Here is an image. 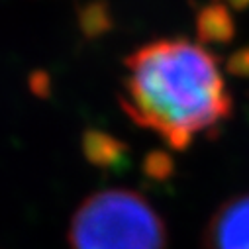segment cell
I'll list each match as a JSON object with an SVG mask.
<instances>
[{"label": "cell", "mask_w": 249, "mask_h": 249, "mask_svg": "<svg viewBox=\"0 0 249 249\" xmlns=\"http://www.w3.org/2000/svg\"><path fill=\"white\" fill-rule=\"evenodd\" d=\"M120 106L138 126L186 149L231 114L218 59L189 39H157L126 59Z\"/></svg>", "instance_id": "6da1fadb"}, {"label": "cell", "mask_w": 249, "mask_h": 249, "mask_svg": "<svg viewBox=\"0 0 249 249\" xmlns=\"http://www.w3.org/2000/svg\"><path fill=\"white\" fill-rule=\"evenodd\" d=\"M167 228L138 193L108 189L87 196L73 214L71 249H167Z\"/></svg>", "instance_id": "7a4b0ae2"}, {"label": "cell", "mask_w": 249, "mask_h": 249, "mask_svg": "<svg viewBox=\"0 0 249 249\" xmlns=\"http://www.w3.org/2000/svg\"><path fill=\"white\" fill-rule=\"evenodd\" d=\"M204 249H249V195L233 196L214 212Z\"/></svg>", "instance_id": "3957f363"}, {"label": "cell", "mask_w": 249, "mask_h": 249, "mask_svg": "<svg viewBox=\"0 0 249 249\" xmlns=\"http://www.w3.org/2000/svg\"><path fill=\"white\" fill-rule=\"evenodd\" d=\"M196 28H198V36L202 41L224 43V41H230L233 36V24H231L230 12H228V8H224L220 4L206 6L198 14Z\"/></svg>", "instance_id": "277c9868"}, {"label": "cell", "mask_w": 249, "mask_h": 249, "mask_svg": "<svg viewBox=\"0 0 249 249\" xmlns=\"http://www.w3.org/2000/svg\"><path fill=\"white\" fill-rule=\"evenodd\" d=\"M85 153L89 157V161L96 163V165H112L120 159L122 155V147L120 143L100 132H87L85 136Z\"/></svg>", "instance_id": "5b68a950"}, {"label": "cell", "mask_w": 249, "mask_h": 249, "mask_svg": "<svg viewBox=\"0 0 249 249\" xmlns=\"http://www.w3.org/2000/svg\"><path fill=\"white\" fill-rule=\"evenodd\" d=\"M228 2H230L231 6H237V8H243V6H247V4H249V0H228Z\"/></svg>", "instance_id": "8992f818"}]
</instances>
